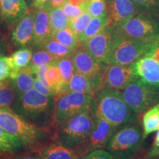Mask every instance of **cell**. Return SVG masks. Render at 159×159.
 I'll use <instances>...</instances> for the list:
<instances>
[{
    "label": "cell",
    "instance_id": "6da1fadb",
    "mask_svg": "<svg viewBox=\"0 0 159 159\" xmlns=\"http://www.w3.org/2000/svg\"><path fill=\"white\" fill-rule=\"evenodd\" d=\"M90 108L93 114L102 118L117 129L135 124L139 115L128 105L122 92L102 88L93 97Z\"/></svg>",
    "mask_w": 159,
    "mask_h": 159
},
{
    "label": "cell",
    "instance_id": "7a4b0ae2",
    "mask_svg": "<svg viewBox=\"0 0 159 159\" xmlns=\"http://www.w3.org/2000/svg\"><path fill=\"white\" fill-rule=\"evenodd\" d=\"M13 110L32 124L46 129L55 124V97L46 96L35 89L19 94Z\"/></svg>",
    "mask_w": 159,
    "mask_h": 159
},
{
    "label": "cell",
    "instance_id": "3957f363",
    "mask_svg": "<svg viewBox=\"0 0 159 159\" xmlns=\"http://www.w3.org/2000/svg\"><path fill=\"white\" fill-rule=\"evenodd\" d=\"M0 126L15 136L26 148L38 151L50 139L49 130L32 124L9 107H0Z\"/></svg>",
    "mask_w": 159,
    "mask_h": 159
},
{
    "label": "cell",
    "instance_id": "277c9868",
    "mask_svg": "<svg viewBox=\"0 0 159 159\" xmlns=\"http://www.w3.org/2000/svg\"><path fill=\"white\" fill-rule=\"evenodd\" d=\"M144 141L143 130L135 123L117 129L105 149L116 159H134Z\"/></svg>",
    "mask_w": 159,
    "mask_h": 159
},
{
    "label": "cell",
    "instance_id": "5b68a950",
    "mask_svg": "<svg viewBox=\"0 0 159 159\" xmlns=\"http://www.w3.org/2000/svg\"><path fill=\"white\" fill-rule=\"evenodd\" d=\"M94 123L91 108H87L57 126V142L69 148L76 149L85 140Z\"/></svg>",
    "mask_w": 159,
    "mask_h": 159
},
{
    "label": "cell",
    "instance_id": "8992f818",
    "mask_svg": "<svg viewBox=\"0 0 159 159\" xmlns=\"http://www.w3.org/2000/svg\"><path fill=\"white\" fill-rule=\"evenodd\" d=\"M154 42L156 41H145L122 36L116 31L114 44L107 64L130 66L137 59L142 56L153 44Z\"/></svg>",
    "mask_w": 159,
    "mask_h": 159
},
{
    "label": "cell",
    "instance_id": "52a82bcc",
    "mask_svg": "<svg viewBox=\"0 0 159 159\" xmlns=\"http://www.w3.org/2000/svg\"><path fill=\"white\" fill-rule=\"evenodd\" d=\"M122 94L130 108L139 116L159 102V88L138 78L131 81Z\"/></svg>",
    "mask_w": 159,
    "mask_h": 159
},
{
    "label": "cell",
    "instance_id": "ba28073f",
    "mask_svg": "<svg viewBox=\"0 0 159 159\" xmlns=\"http://www.w3.org/2000/svg\"><path fill=\"white\" fill-rule=\"evenodd\" d=\"M113 26L122 36L150 41L159 40V22L144 16L135 15L122 23Z\"/></svg>",
    "mask_w": 159,
    "mask_h": 159
},
{
    "label": "cell",
    "instance_id": "9c48e42d",
    "mask_svg": "<svg viewBox=\"0 0 159 159\" xmlns=\"http://www.w3.org/2000/svg\"><path fill=\"white\" fill-rule=\"evenodd\" d=\"M71 58L75 71L90 78L95 94L104 88L105 71L107 64L98 62L84 47L76 49Z\"/></svg>",
    "mask_w": 159,
    "mask_h": 159
},
{
    "label": "cell",
    "instance_id": "30bf717a",
    "mask_svg": "<svg viewBox=\"0 0 159 159\" xmlns=\"http://www.w3.org/2000/svg\"><path fill=\"white\" fill-rule=\"evenodd\" d=\"M92 99V95L82 92H70L60 95L55 102V125L57 126L90 108Z\"/></svg>",
    "mask_w": 159,
    "mask_h": 159
},
{
    "label": "cell",
    "instance_id": "8fae6325",
    "mask_svg": "<svg viewBox=\"0 0 159 159\" xmlns=\"http://www.w3.org/2000/svg\"><path fill=\"white\" fill-rule=\"evenodd\" d=\"M130 66L136 78L159 88V40Z\"/></svg>",
    "mask_w": 159,
    "mask_h": 159
},
{
    "label": "cell",
    "instance_id": "7c38bea8",
    "mask_svg": "<svg viewBox=\"0 0 159 159\" xmlns=\"http://www.w3.org/2000/svg\"><path fill=\"white\" fill-rule=\"evenodd\" d=\"M94 116V123L90 133L84 142L75 149L80 158L93 150L105 149L111 136L117 130L101 117Z\"/></svg>",
    "mask_w": 159,
    "mask_h": 159
},
{
    "label": "cell",
    "instance_id": "4fadbf2b",
    "mask_svg": "<svg viewBox=\"0 0 159 159\" xmlns=\"http://www.w3.org/2000/svg\"><path fill=\"white\" fill-rule=\"evenodd\" d=\"M116 31L113 25H108L94 36L87 40L82 46L97 61L107 64L112 49Z\"/></svg>",
    "mask_w": 159,
    "mask_h": 159
},
{
    "label": "cell",
    "instance_id": "5bb4252c",
    "mask_svg": "<svg viewBox=\"0 0 159 159\" xmlns=\"http://www.w3.org/2000/svg\"><path fill=\"white\" fill-rule=\"evenodd\" d=\"M136 79L130 66L107 64L105 71L104 87L113 90L121 91Z\"/></svg>",
    "mask_w": 159,
    "mask_h": 159
},
{
    "label": "cell",
    "instance_id": "9a60e30c",
    "mask_svg": "<svg viewBox=\"0 0 159 159\" xmlns=\"http://www.w3.org/2000/svg\"><path fill=\"white\" fill-rule=\"evenodd\" d=\"M136 4L132 0H110L107 6V13L111 25L122 23L136 14Z\"/></svg>",
    "mask_w": 159,
    "mask_h": 159
},
{
    "label": "cell",
    "instance_id": "2e32d148",
    "mask_svg": "<svg viewBox=\"0 0 159 159\" xmlns=\"http://www.w3.org/2000/svg\"><path fill=\"white\" fill-rule=\"evenodd\" d=\"M52 38L49 21V11L39 8L35 12L33 23V42L41 47L43 43Z\"/></svg>",
    "mask_w": 159,
    "mask_h": 159
},
{
    "label": "cell",
    "instance_id": "e0dca14e",
    "mask_svg": "<svg viewBox=\"0 0 159 159\" xmlns=\"http://www.w3.org/2000/svg\"><path fill=\"white\" fill-rule=\"evenodd\" d=\"M28 12L25 0H0V19L8 25L19 21Z\"/></svg>",
    "mask_w": 159,
    "mask_h": 159
},
{
    "label": "cell",
    "instance_id": "ac0fdd59",
    "mask_svg": "<svg viewBox=\"0 0 159 159\" xmlns=\"http://www.w3.org/2000/svg\"><path fill=\"white\" fill-rule=\"evenodd\" d=\"M35 11H29L28 13L18 21L11 35L13 42L19 47H24L33 41V23Z\"/></svg>",
    "mask_w": 159,
    "mask_h": 159
},
{
    "label": "cell",
    "instance_id": "d6986e66",
    "mask_svg": "<svg viewBox=\"0 0 159 159\" xmlns=\"http://www.w3.org/2000/svg\"><path fill=\"white\" fill-rule=\"evenodd\" d=\"M37 152L42 159H80L75 149L66 148L58 142L45 145Z\"/></svg>",
    "mask_w": 159,
    "mask_h": 159
},
{
    "label": "cell",
    "instance_id": "ffe728a7",
    "mask_svg": "<svg viewBox=\"0 0 159 159\" xmlns=\"http://www.w3.org/2000/svg\"><path fill=\"white\" fill-rule=\"evenodd\" d=\"M70 92L86 93L93 97L95 95L94 87L90 78L75 71L63 89L62 94Z\"/></svg>",
    "mask_w": 159,
    "mask_h": 159
},
{
    "label": "cell",
    "instance_id": "44dd1931",
    "mask_svg": "<svg viewBox=\"0 0 159 159\" xmlns=\"http://www.w3.org/2000/svg\"><path fill=\"white\" fill-rule=\"evenodd\" d=\"M108 25H111V21L108 14L102 16L92 17L84 31L79 35L78 39L80 44L82 45L87 40L94 36Z\"/></svg>",
    "mask_w": 159,
    "mask_h": 159
},
{
    "label": "cell",
    "instance_id": "7402d4cb",
    "mask_svg": "<svg viewBox=\"0 0 159 159\" xmlns=\"http://www.w3.org/2000/svg\"><path fill=\"white\" fill-rule=\"evenodd\" d=\"M143 138L159 130V102L146 111L142 115Z\"/></svg>",
    "mask_w": 159,
    "mask_h": 159
},
{
    "label": "cell",
    "instance_id": "603a6c76",
    "mask_svg": "<svg viewBox=\"0 0 159 159\" xmlns=\"http://www.w3.org/2000/svg\"><path fill=\"white\" fill-rule=\"evenodd\" d=\"M35 75L28 66L21 69L16 75L13 80L16 90L19 94L27 92L33 89Z\"/></svg>",
    "mask_w": 159,
    "mask_h": 159
},
{
    "label": "cell",
    "instance_id": "cb8c5ba5",
    "mask_svg": "<svg viewBox=\"0 0 159 159\" xmlns=\"http://www.w3.org/2000/svg\"><path fill=\"white\" fill-rule=\"evenodd\" d=\"M33 52L30 49H21L17 50L9 57V62L11 64L13 74L11 79L13 80L16 73L20 69L27 66L30 63Z\"/></svg>",
    "mask_w": 159,
    "mask_h": 159
},
{
    "label": "cell",
    "instance_id": "d4e9b609",
    "mask_svg": "<svg viewBox=\"0 0 159 159\" xmlns=\"http://www.w3.org/2000/svg\"><path fill=\"white\" fill-rule=\"evenodd\" d=\"M23 148L18 139L0 126V155L14 153Z\"/></svg>",
    "mask_w": 159,
    "mask_h": 159
},
{
    "label": "cell",
    "instance_id": "484cf974",
    "mask_svg": "<svg viewBox=\"0 0 159 159\" xmlns=\"http://www.w3.org/2000/svg\"><path fill=\"white\" fill-rule=\"evenodd\" d=\"M41 47L43 50L48 52L49 53L56 57L57 60L71 57V55L74 54L75 52V49L69 48L53 39L46 41Z\"/></svg>",
    "mask_w": 159,
    "mask_h": 159
},
{
    "label": "cell",
    "instance_id": "4316f807",
    "mask_svg": "<svg viewBox=\"0 0 159 159\" xmlns=\"http://www.w3.org/2000/svg\"><path fill=\"white\" fill-rule=\"evenodd\" d=\"M49 15L52 35L57 30L69 27L70 19L65 14L61 6L49 10Z\"/></svg>",
    "mask_w": 159,
    "mask_h": 159
},
{
    "label": "cell",
    "instance_id": "83f0119b",
    "mask_svg": "<svg viewBox=\"0 0 159 159\" xmlns=\"http://www.w3.org/2000/svg\"><path fill=\"white\" fill-rule=\"evenodd\" d=\"M52 39L73 49H77L80 46L78 36L69 27L60 30L53 33Z\"/></svg>",
    "mask_w": 159,
    "mask_h": 159
},
{
    "label": "cell",
    "instance_id": "f1b7e54d",
    "mask_svg": "<svg viewBox=\"0 0 159 159\" xmlns=\"http://www.w3.org/2000/svg\"><path fill=\"white\" fill-rule=\"evenodd\" d=\"M16 91L11 80L6 79L0 81V107H10L14 102Z\"/></svg>",
    "mask_w": 159,
    "mask_h": 159
},
{
    "label": "cell",
    "instance_id": "f546056e",
    "mask_svg": "<svg viewBox=\"0 0 159 159\" xmlns=\"http://www.w3.org/2000/svg\"><path fill=\"white\" fill-rule=\"evenodd\" d=\"M57 59L56 57L45 50H40L35 52L32 55V58L30 63L29 66L30 67L33 74L35 75L36 69L40 66L44 64H51L56 63Z\"/></svg>",
    "mask_w": 159,
    "mask_h": 159
},
{
    "label": "cell",
    "instance_id": "4dcf8cb0",
    "mask_svg": "<svg viewBox=\"0 0 159 159\" xmlns=\"http://www.w3.org/2000/svg\"><path fill=\"white\" fill-rule=\"evenodd\" d=\"M56 64L61 73V77H62V81L63 84V89H64L67 83L69 82V80H70L71 76H72L75 72L72 61H71V57H64V58L57 60L56 61Z\"/></svg>",
    "mask_w": 159,
    "mask_h": 159
},
{
    "label": "cell",
    "instance_id": "1f68e13d",
    "mask_svg": "<svg viewBox=\"0 0 159 159\" xmlns=\"http://www.w3.org/2000/svg\"><path fill=\"white\" fill-rule=\"evenodd\" d=\"M91 19H92V16L90 13L85 11L79 16L73 19H70L69 27L79 37V35L84 31Z\"/></svg>",
    "mask_w": 159,
    "mask_h": 159
},
{
    "label": "cell",
    "instance_id": "d6a6232c",
    "mask_svg": "<svg viewBox=\"0 0 159 159\" xmlns=\"http://www.w3.org/2000/svg\"><path fill=\"white\" fill-rule=\"evenodd\" d=\"M87 11L92 17H98L108 14L107 5L105 0H89Z\"/></svg>",
    "mask_w": 159,
    "mask_h": 159
},
{
    "label": "cell",
    "instance_id": "836d02e7",
    "mask_svg": "<svg viewBox=\"0 0 159 159\" xmlns=\"http://www.w3.org/2000/svg\"><path fill=\"white\" fill-rule=\"evenodd\" d=\"M61 6L65 14L69 17V19H73L79 16L85 11L80 6L73 5V4L69 2L68 0H65Z\"/></svg>",
    "mask_w": 159,
    "mask_h": 159
},
{
    "label": "cell",
    "instance_id": "e575fe53",
    "mask_svg": "<svg viewBox=\"0 0 159 159\" xmlns=\"http://www.w3.org/2000/svg\"><path fill=\"white\" fill-rule=\"evenodd\" d=\"M13 74L9 62V57L0 56V81L11 78Z\"/></svg>",
    "mask_w": 159,
    "mask_h": 159
},
{
    "label": "cell",
    "instance_id": "d590c367",
    "mask_svg": "<svg viewBox=\"0 0 159 159\" xmlns=\"http://www.w3.org/2000/svg\"><path fill=\"white\" fill-rule=\"evenodd\" d=\"M80 159H116L108 151L104 149H99L89 152Z\"/></svg>",
    "mask_w": 159,
    "mask_h": 159
},
{
    "label": "cell",
    "instance_id": "8d00e7d4",
    "mask_svg": "<svg viewBox=\"0 0 159 159\" xmlns=\"http://www.w3.org/2000/svg\"><path fill=\"white\" fill-rule=\"evenodd\" d=\"M147 159H159V130L157 131L154 142L148 153Z\"/></svg>",
    "mask_w": 159,
    "mask_h": 159
},
{
    "label": "cell",
    "instance_id": "74e56055",
    "mask_svg": "<svg viewBox=\"0 0 159 159\" xmlns=\"http://www.w3.org/2000/svg\"><path fill=\"white\" fill-rule=\"evenodd\" d=\"M49 66V64H44L42 66H40L38 67L36 69V71H35V75H36L38 78L39 79V80L42 83V84L44 85L47 88H48L49 90H50L49 83L47 82V69H48Z\"/></svg>",
    "mask_w": 159,
    "mask_h": 159
},
{
    "label": "cell",
    "instance_id": "f35d334b",
    "mask_svg": "<svg viewBox=\"0 0 159 159\" xmlns=\"http://www.w3.org/2000/svg\"><path fill=\"white\" fill-rule=\"evenodd\" d=\"M33 89L41 94H44L46 96H53L51 91L48 88L42 84V83L39 80L36 75L34 76V80H33ZM54 97V96H53Z\"/></svg>",
    "mask_w": 159,
    "mask_h": 159
},
{
    "label": "cell",
    "instance_id": "ab89813d",
    "mask_svg": "<svg viewBox=\"0 0 159 159\" xmlns=\"http://www.w3.org/2000/svg\"><path fill=\"white\" fill-rule=\"evenodd\" d=\"M5 159H42L39 152L37 151H32V152H24L17 155H13L11 157H8Z\"/></svg>",
    "mask_w": 159,
    "mask_h": 159
},
{
    "label": "cell",
    "instance_id": "60d3db41",
    "mask_svg": "<svg viewBox=\"0 0 159 159\" xmlns=\"http://www.w3.org/2000/svg\"><path fill=\"white\" fill-rule=\"evenodd\" d=\"M65 0H48L46 5L44 6H43L41 7V9H44L47 10V11H49L52 8H54V7H58V6H61L62 5L63 2Z\"/></svg>",
    "mask_w": 159,
    "mask_h": 159
},
{
    "label": "cell",
    "instance_id": "b9f144b4",
    "mask_svg": "<svg viewBox=\"0 0 159 159\" xmlns=\"http://www.w3.org/2000/svg\"><path fill=\"white\" fill-rule=\"evenodd\" d=\"M137 5L144 6V7H150V6L156 5V0H132Z\"/></svg>",
    "mask_w": 159,
    "mask_h": 159
},
{
    "label": "cell",
    "instance_id": "7bdbcfd3",
    "mask_svg": "<svg viewBox=\"0 0 159 159\" xmlns=\"http://www.w3.org/2000/svg\"><path fill=\"white\" fill-rule=\"evenodd\" d=\"M48 0H32V7L34 8H41L46 5Z\"/></svg>",
    "mask_w": 159,
    "mask_h": 159
},
{
    "label": "cell",
    "instance_id": "ee69618b",
    "mask_svg": "<svg viewBox=\"0 0 159 159\" xmlns=\"http://www.w3.org/2000/svg\"><path fill=\"white\" fill-rule=\"evenodd\" d=\"M2 55V52H1V49H0V56Z\"/></svg>",
    "mask_w": 159,
    "mask_h": 159
},
{
    "label": "cell",
    "instance_id": "f6af8a7d",
    "mask_svg": "<svg viewBox=\"0 0 159 159\" xmlns=\"http://www.w3.org/2000/svg\"><path fill=\"white\" fill-rule=\"evenodd\" d=\"M139 159H144V158H139Z\"/></svg>",
    "mask_w": 159,
    "mask_h": 159
}]
</instances>
